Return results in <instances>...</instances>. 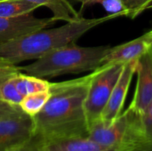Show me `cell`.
I'll return each instance as SVG.
<instances>
[{"label": "cell", "mask_w": 152, "mask_h": 151, "mask_svg": "<svg viewBox=\"0 0 152 151\" xmlns=\"http://www.w3.org/2000/svg\"><path fill=\"white\" fill-rule=\"evenodd\" d=\"M51 18H37L32 13L16 17H0V44L16 40L26 35L54 24Z\"/></svg>", "instance_id": "7"}, {"label": "cell", "mask_w": 152, "mask_h": 151, "mask_svg": "<svg viewBox=\"0 0 152 151\" xmlns=\"http://www.w3.org/2000/svg\"><path fill=\"white\" fill-rule=\"evenodd\" d=\"M13 76L10 77L7 81H5L0 87V100L12 105L19 106L23 97L20 95L15 86Z\"/></svg>", "instance_id": "16"}, {"label": "cell", "mask_w": 152, "mask_h": 151, "mask_svg": "<svg viewBox=\"0 0 152 151\" xmlns=\"http://www.w3.org/2000/svg\"><path fill=\"white\" fill-rule=\"evenodd\" d=\"M40 139V138H39ZM42 151H115L117 149L102 146L88 136H71L52 140H41Z\"/></svg>", "instance_id": "11"}, {"label": "cell", "mask_w": 152, "mask_h": 151, "mask_svg": "<svg viewBox=\"0 0 152 151\" xmlns=\"http://www.w3.org/2000/svg\"><path fill=\"white\" fill-rule=\"evenodd\" d=\"M20 110H21L20 106L12 105L8 102H5V101L0 100V118L4 117L5 116L11 115L12 113L18 112Z\"/></svg>", "instance_id": "23"}, {"label": "cell", "mask_w": 152, "mask_h": 151, "mask_svg": "<svg viewBox=\"0 0 152 151\" xmlns=\"http://www.w3.org/2000/svg\"><path fill=\"white\" fill-rule=\"evenodd\" d=\"M81 1H83V2H85V1H86V0H81Z\"/></svg>", "instance_id": "25"}, {"label": "cell", "mask_w": 152, "mask_h": 151, "mask_svg": "<svg viewBox=\"0 0 152 151\" xmlns=\"http://www.w3.org/2000/svg\"><path fill=\"white\" fill-rule=\"evenodd\" d=\"M135 73L137 74L136 88L129 108L141 115L152 101V52L151 49L137 60Z\"/></svg>", "instance_id": "8"}, {"label": "cell", "mask_w": 152, "mask_h": 151, "mask_svg": "<svg viewBox=\"0 0 152 151\" xmlns=\"http://www.w3.org/2000/svg\"><path fill=\"white\" fill-rule=\"evenodd\" d=\"M19 72H21L20 67L12 65L7 61L0 58V87L5 81Z\"/></svg>", "instance_id": "19"}, {"label": "cell", "mask_w": 152, "mask_h": 151, "mask_svg": "<svg viewBox=\"0 0 152 151\" xmlns=\"http://www.w3.org/2000/svg\"><path fill=\"white\" fill-rule=\"evenodd\" d=\"M141 125L145 140L152 142V101L141 114Z\"/></svg>", "instance_id": "18"}, {"label": "cell", "mask_w": 152, "mask_h": 151, "mask_svg": "<svg viewBox=\"0 0 152 151\" xmlns=\"http://www.w3.org/2000/svg\"><path fill=\"white\" fill-rule=\"evenodd\" d=\"M13 81L18 92L23 98L28 94L45 92L50 89V82L40 77L22 74L21 72L13 76Z\"/></svg>", "instance_id": "13"}, {"label": "cell", "mask_w": 152, "mask_h": 151, "mask_svg": "<svg viewBox=\"0 0 152 151\" xmlns=\"http://www.w3.org/2000/svg\"><path fill=\"white\" fill-rule=\"evenodd\" d=\"M88 138L102 146L112 149L148 142L142 133L141 115L129 107L110 124L101 118L91 123L88 125Z\"/></svg>", "instance_id": "4"}, {"label": "cell", "mask_w": 152, "mask_h": 151, "mask_svg": "<svg viewBox=\"0 0 152 151\" xmlns=\"http://www.w3.org/2000/svg\"><path fill=\"white\" fill-rule=\"evenodd\" d=\"M149 0H123L126 9L127 15L129 18L134 19L142 12H144V6Z\"/></svg>", "instance_id": "20"}, {"label": "cell", "mask_w": 152, "mask_h": 151, "mask_svg": "<svg viewBox=\"0 0 152 151\" xmlns=\"http://www.w3.org/2000/svg\"><path fill=\"white\" fill-rule=\"evenodd\" d=\"M0 1H3V0H0Z\"/></svg>", "instance_id": "27"}, {"label": "cell", "mask_w": 152, "mask_h": 151, "mask_svg": "<svg viewBox=\"0 0 152 151\" xmlns=\"http://www.w3.org/2000/svg\"><path fill=\"white\" fill-rule=\"evenodd\" d=\"M50 95V90L28 94L22 99L19 106L24 113L34 117L45 107Z\"/></svg>", "instance_id": "15"}, {"label": "cell", "mask_w": 152, "mask_h": 151, "mask_svg": "<svg viewBox=\"0 0 152 151\" xmlns=\"http://www.w3.org/2000/svg\"><path fill=\"white\" fill-rule=\"evenodd\" d=\"M40 7L29 0H3L0 1V17H16L28 13Z\"/></svg>", "instance_id": "14"}, {"label": "cell", "mask_w": 152, "mask_h": 151, "mask_svg": "<svg viewBox=\"0 0 152 151\" xmlns=\"http://www.w3.org/2000/svg\"><path fill=\"white\" fill-rule=\"evenodd\" d=\"M110 48L109 45L81 47L71 43L45 53L35 62L20 67V69L40 78L94 71L102 65Z\"/></svg>", "instance_id": "3"}, {"label": "cell", "mask_w": 152, "mask_h": 151, "mask_svg": "<svg viewBox=\"0 0 152 151\" xmlns=\"http://www.w3.org/2000/svg\"><path fill=\"white\" fill-rule=\"evenodd\" d=\"M35 135L33 117L22 110L0 118V151H11Z\"/></svg>", "instance_id": "6"}, {"label": "cell", "mask_w": 152, "mask_h": 151, "mask_svg": "<svg viewBox=\"0 0 152 151\" xmlns=\"http://www.w3.org/2000/svg\"><path fill=\"white\" fill-rule=\"evenodd\" d=\"M152 8V0H149L148 3L146 4V5L144 6V11L148 10V9H151Z\"/></svg>", "instance_id": "24"}, {"label": "cell", "mask_w": 152, "mask_h": 151, "mask_svg": "<svg viewBox=\"0 0 152 151\" xmlns=\"http://www.w3.org/2000/svg\"><path fill=\"white\" fill-rule=\"evenodd\" d=\"M136 61L137 60L125 63L122 73L116 83L107 105L100 117L103 122L110 124L121 114L133 76L135 73Z\"/></svg>", "instance_id": "9"}, {"label": "cell", "mask_w": 152, "mask_h": 151, "mask_svg": "<svg viewBox=\"0 0 152 151\" xmlns=\"http://www.w3.org/2000/svg\"><path fill=\"white\" fill-rule=\"evenodd\" d=\"M115 151H152V142H142L136 144L117 149Z\"/></svg>", "instance_id": "22"}, {"label": "cell", "mask_w": 152, "mask_h": 151, "mask_svg": "<svg viewBox=\"0 0 152 151\" xmlns=\"http://www.w3.org/2000/svg\"><path fill=\"white\" fill-rule=\"evenodd\" d=\"M151 52H152V45H151Z\"/></svg>", "instance_id": "26"}, {"label": "cell", "mask_w": 152, "mask_h": 151, "mask_svg": "<svg viewBox=\"0 0 152 151\" xmlns=\"http://www.w3.org/2000/svg\"><path fill=\"white\" fill-rule=\"evenodd\" d=\"M39 6H45L53 12V18L66 22L74 21L82 18L80 13L75 10L68 0H29Z\"/></svg>", "instance_id": "12"}, {"label": "cell", "mask_w": 152, "mask_h": 151, "mask_svg": "<svg viewBox=\"0 0 152 151\" xmlns=\"http://www.w3.org/2000/svg\"><path fill=\"white\" fill-rule=\"evenodd\" d=\"M92 73L77 79L50 83V98L34 117L35 134L41 140L88 136L85 112Z\"/></svg>", "instance_id": "1"}, {"label": "cell", "mask_w": 152, "mask_h": 151, "mask_svg": "<svg viewBox=\"0 0 152 151\" xmlns=\"http://www.w3.org/2000/svg\"><path fill=\"white\" fill-rule=\"evenodd\" d=\"M100 3L110 14H117L118 16H126L127 9L123 0H86L84 4H92Z\"/></svg>", "instance_id": "17"}, {"label": "cell", "mask_w": 152, "mask_h": 151, "mask_svg": "<svg viewBox=\"0 0 152 151\" xmlns=\"http://www.w3.org/2000/svg\"><path fill=\"white\" fill-rule=\"evenodd\" d=\"M151 45L152 29L132 41L111 47L110 53L104 58L102 65L110 63H126L131 61H136L147 53Z\"/></svg>", "instance_id": "10"}, {"label": "cell", "mask_w": 152, "mask_h": 151, "mask_svg": "<svg viewBox=\"0 0 152 151\" xmlns=\"http://www.w3.org/2000/svg\"><path fill=\"white\" fill-rule=\"evenodd\" d=\"M11 151H42L41 144H40V139L37 135L35 134L24 145Z\"/></svg>", "instance_id": "21"}, {"label": "cell", "mask_w": 152, "mask_h": 151, "mask_svg": "<svg viewBox=\"0 0 152 151\" xmlns=\"http://www.w3.org/2000/svg\"><path fill=\"white\" fill-rule=\"evenodd\" d=\"M118 17L110 14L106 17L86 19L67 22L65 25L52 29H40L16 40L0 44V58L12 65L28 60H37L45 53L75 43L93 28Z\"/></svg>", "instance_id": "2"}, {"label": "cell", "mask_w": 152, "mask_h": 151, "mask_svg": "<svg viewBox=\"0 0 152 151\" xmlns=\"http://www.w3.org/2000/svg\"><path fill=\"white\" fill-rule=\"evenodd\" d=\"M125 63L105 64L94 70L85 101V112L89 125L99 119L118 82Z\"/></svg>", "instance_id": "5"}]
</instances>
